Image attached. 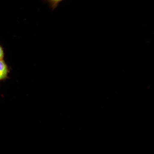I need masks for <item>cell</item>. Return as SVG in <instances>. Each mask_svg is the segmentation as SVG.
I'll list each match as a JSON object with an SVG mask.
<instances>
[{"mask_svg": "<svg viewBox=\"0 0 154 154\" xmlns=\"http://www.w3.org/2000/svg\"><path fill=\"white\" fill-rule=\"evenodd\" d=\"M8 72L6 64L2 60H0V80L6 78Z\"/></svg>", "mask_w": 154, "mask_h": 154, "instance_id": "6da1fadb", "label": "cell"}, {"mask_svg": "<svg viewBox=\"0 0 154 154\" xmlns=\"http://www.w3.org/2000/svg\"><path fill=\"white\" fill-rule=\"evenodd\" d=\"M4 57V53L2 48L0 46V60H2Z\"/></svg>", "mask_w": 154, "mask_h": 154, "instance_id": "7a4b0ae2", "label": "cell"}, {"mask_svg": "<svg viewBox=\"0 0 154 154\" xmlns=\"http://www.w3.org/2000/svg\"><path fill=\"white\" fill-rule=\"evenodd\" d=\"M51 1L54 2H58L62 1V0H51Z\"/></svg>", "mask_w": 154, "mask_h": 154, "instance_id": "3957f363", "label": "cell"}]
</instances>
